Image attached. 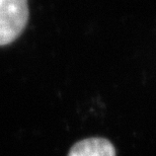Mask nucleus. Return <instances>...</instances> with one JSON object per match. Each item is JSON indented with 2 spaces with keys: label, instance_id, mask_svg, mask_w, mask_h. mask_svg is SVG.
I'll return each mask as SVG.
<instances>
[{
  "label": "nucleus",
  "instance_id": "obj_1",
  "mask_svg": "<svg viewBox=\"0 0 156 156\" xmlns=\"http://www.w3.org/2000/svg\"><path fill=\"white\" fill-rule=\"evenodd\" d=\"M27 20L29 6L26 0H0V46L16 40Z\"/></svg>",
  "mask_w": 156,
  "mask_h": 156
},
{
  "label": "nucleus",
  "instance_id": "obj_2",
  "mask_svg": "<svg viewBox=\"0 0 156 156\" xmlns=\"http://www.w3.org/2000/svg\"><path fill=\"white\" fill-rule=\"evenodd\" d=\"M68 156H116V150L107 139L88 138L74 144Z\"/></svg>",
  "mask_w": 156,
  "mask_h": 156
}]
</instances>
